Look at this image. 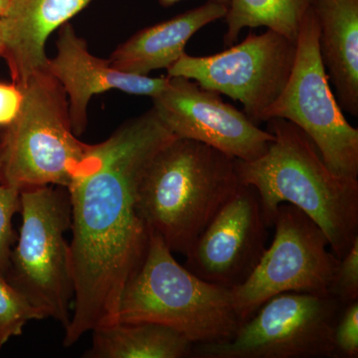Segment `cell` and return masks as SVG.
I'll use <instances>...</instances> for the list:
<instances>
[{
  "label": "cell",
  "mask_w": 358,
  "mask_h": 358,
  "mask_svg": "<svg viewBox=\"0 0 358 358\" xmlns=\"http://www.w3.org/2000/svg\"><path fill=\"white\" fill-rule=\"evenodd\" d=\"M176 138L152 108L90 145L73 176L67 190L74 299L66 348L119 322L122 293L150 240L136 208L138 185L150 160Z\"/></svg>",
  "instance_id": "cell-1"
},
{
  "label": "cell",
  "mask_w": 358,
  "mask_h": 358,
  "mask_svg": "<svg viewBox=\"0 0 358 358\" xmlns=\"http://www.w3.org/2000/svg\"><path fill=\"white\" fill-rule=\"evenodd\" d=\"M266 122L274 141L259 159H235L240 183L255 188L268 227L280 204L294 205L319 226L334 255L343 258L358 238V179L334 173L293 122L280 117Z\"/></svg>",
  "instance_id": "cell-2"
},
{
  "label": "cell",
  "mask_w": 358,
  "mask_h": 358,
  "mask_svg": "<svg viewBox=\"0 0 358 358\" xmlns=\"http://www.w3.org/2000/svg\"><path fill=\"white\" fill-rule=\"evenodd\" d=\"M240 185L234 159L199 141L176 138L145 169L136 208L148 232L173 253L186 256Z\"/></svg>",
  "instance_id": "cell-3"
},
{
  "label": "cell",
  "mask_w": 358,
  "mask_h": 358,
  "mask_svg": "<svg viewBox=\"0 0 358 358\" xmlns=\"http://www.w3.org/2000/svg\"><path fill=\"white\" fill-rule=\"evenodd\" d=\"M119 322L162 324L194 345L227 341L242 324L232 289L193 274L152 233L145 258L122 293Z\"/></svg>",
  "instance_id": "cell-4"
},
{
  "label": "cell",
  "mask_w": 358,
  "mask_h": 358,
  "mask_svg": "<svg viewBox=\"0 0 358 358\" xmlns=\"http://www.w3.org/2000/svg\"><path fill=\"white\" fill-rule=\"evenodd\" d=\"M17 117L0 134L2 178L18 190L68 188L90 145L78 138L64 89L47 68L23 87Z\"/></svg>",
  "instance_id": "cell-5"
},
{
  "label": "cell",
  "mask_w": 358,
  "mask_h": 358,
  "mask_svg": "<svg viewBox=\"0 0 358 358\" xmlns=\"http://www.w3.org/2000/svg\"><path fill=\"white\" fill-rule=\"evenodd\" d=\"M22 224L6 275L45 317L69 326L74 299L70 243L71 203L67 188L46 185L20 192Z\"/></svg>",
  "instance_id": "cell-6"
},
{
  "label": "cell",
  "mask_w": 358,
  "mask_h": 358,
  "mask_svg": "<svg viewBox=\"0 0 358 358\" xmlns=\"http://www.w3.org/2000/svg\"><path fill=\"white\" fill-rule=\"evenodd\" d=\"M345 306L331 294L273 296L220 343L193 346L200 358L336 357L334 331Z\"/></svg>",
  "instance_id": "cell-7"
},
{
  "label": "cell",
  "mask_w": 358,
  "mask_h": 358,
  "mask_svg": "<svg viewBox=\"0 0 358 358\" xmlns=\"http://www.w3.org/2000/svg\"><path fill=\"white\" fill-rule=\"evenodd\" d=\"M319 22L312 8L301 22L296 60L281 96L265 115L280 117L308 134L327 166L345 178H358V129L345 119L331 88L319 49Z\"/></svg>",
  "instance_id": "cell-8"
},
{
  "label": "cell",
  "mask_w": 358,
  "mask_h": 358,
  "mask_svg": "<svg viewBox=\"0 0 358 358\" xmlns=\"http://www.w3.org/2000/svg\"><path fill=\"white\" fill-rule=\"evenodd\" d=\"M275 237L248 279L232 289L242 322L277 294H329L339 259L329 252V240L307 214L294 205L278 206Z\"/></svg>",
  "instance_id": "cell-9"
},
{
  "label": "cell",
  "mask_w": 358,
  "mask_h": 358,
  "mask_svg": "<svg viewBox=\"0 0 358 358\" xmlns=\"http://www.w3.org/2000/svg\"><path fill=\"white\" fill-rule=\"evenodd\" d=\"M296 53V43L279 33L249 32L243 41L213 55L185 52L167 69V76L187 78L239 101L245 114L259 126L288 83Z\"/></svg>",
  "instance_id": "cell-10"
},
{
  "label": "cell",
  "mask_w": 358,
  "mask_h": 358,
  "mask_svg": "<svg viewBox=\"0 0 358 358\" xmlns=\"http://www.w3.org/2000/svg\"><path fill=\"white\" fill-rule=\"evenodd\" d=\"M152 109L176 138L199 141L228 157L250 162L267 152L274 136L235 108L220 94L185 77H169L152 98Z\"/></svg>",
  "instance_id": "cell-11"
},
{
  "label": "cell",
  "mask_w": 358,
  "mask_h": 358,
  "mask_svg": "<svg viewBox=\"0 0 358 358\" xmlns=\"http://www.w3.org/2000/svg\"><path fill=\"white\" fill-rule=\"evenodd\" d=\"M268 228L255 188L240 185L193 244L185 267L205 281L236 288L267 249Z\"/></svg>",
  "instance_id": "cell-12"
},
{
  "label": "cell",
  "mask_w": 358,
  "mask_h": 358,
  "mask_svg": "<svg viewBox=\"0 0 358 358\" xmlns=\"http://www.w3.org/2000/svg\"><path fill=\"white\" fill-rule=\"evenodd\" d=\"M46 68L64 89L77 136L87 128L89 103L94 96L117 90L152 99L169 81V76H141L115 69L109 59L96 57L89 51L86 40L77 34L70 22L59 28L56 54L48 58Z\"/></svg>",
  "instance_id": "cell-13"
},
{
  "label": "cell",
  "mask_w": 358,
  "mask_h": 358,
  "mask_svg": "<svg viewBox=\"0 0 358 358\" xmlns=\"http://www.w3.org/2000/svg\"><path fill=\"white\" fill-rule=\"evenodd\" d=\"M92 0H13L4 17L0 18L4 53L13 83L20 88L36 71L44 69L47 40L52 33Z\"/></svg>",
  "instance_id": "cell-14"
},
{
  "label": "cell",
  "mask_w": 358,
  "mask_h": 358,
  "mask_svg": "<svg viewBox=\"0 0 358 358\" xmlns=\"http://www.w3.org/2000/svg\"><path fill=\"white\" fill-rule=\"evenodd\" d=\"M228 7L208 0L171 20L143 28L110 54L115 69L148 76L152 71L169 69L183 54L188 41L205 26L223 20Z\"/></svg>",
  "instance_id": "cell-15"
},
{
  "label": "cell",
  "mask_w": 358,
  "mask_h": 358,
  "mask_svg": "<svg viewBox=\"0 0 358 358\" xmlns=\"http://www.w3.org/2000/svg\"><path fill=\"white\" fill-rule=\"evenodd\" d=\"M320 58L343 112L358 115V0H313Z\"/></svg>",
  "instance_id": "cell-16"
},
{
  "label": "cell",
  "mask_w": 358,
  "mask_h": 358,
  "mask_svg": "<svg viewBox=\"0 0 358 358\" xmlns=\"http://www.w3.org/2000/svg\"><path fill=\"white\" fill-rule=\"evenodd\" d=\"M192 343L176 329L152 322H117L93 331L88 358H183Z\"/></svg>",
  "instance_id": "cell-17"
},
{
  "label": "cell",
  "mask_w": 358,
  "mask_h": 358,
  "mask_svg": "<svg viewBox=\"0 0 358 358\" xmlns=\"http://www.w3.org/2000/svg\"><path fill=\"white\" fill-rule=\"evenodd\" d=\"M313 0H229L224 46L237 43L244 28L266 27L296 43L303 17Z\"/></svg>",
  "instance_id": "cell-18"
},
{
  "label": "cell",
  "mask_w": 358,
  "mask_h": 358,
  "mask_svg": "<svg viewBox=\"0 0 358 358\" xmlns=\"http://www.w3.org/2000/svg\"><path fill=\"white\" fill-rule=\"evenodd\" d=\"M43 319V313L0 273V348L9 339L20 336L28 322Z\"/></svg>",
  "instance_id": "cell-19"
},
{
  "label": "cell",
  "mask_w": 358,
  "mask_h": 358,
  "mask_svg": "<svg viewBox=\"0 0 358 358\" xmlns=\"http://www.w3.org/2000/svg\"><path fill=\"white\" fill-rule=\"evenodd\" d=\"M20 209V190L4 182L0 157V273L3 275L8 268L11 247L15 241L13 217Z\"/></svg>",
  "instance_id": "cell-20"
},
{
  "label": "cell",
  "mask_w": 358,
  "mask_h": 358,
  "mask_svg": "<svg viewBox=\"0 0 358 358\" xmlns=\"http://www.w3.org/2000/svg\"><path fill=\"white\" fill-rule=\"evenodd\" d=\"M329 294L343 306L358 301V238L348 253L339 259Z\"/></svg>",
  "instance_id": "cell-21"
},
{
  "label": "cell",
  "mask_w": 358,
  "mask_h": 358,
  "mask_svg": "<svg viewBox=\"0 0 358 358\" xmlns=\"http://www.w3.org/2000/svg\"><path fill=\"white\" fill-rule=\"evenodd\" d=\"M336 357H358V301L345 305L339 313L334 331Z\"/></svg>",
  "instance_id": "cell-22"
},
{
  "label": "cell",
  "mask_w": 358,
  "mask_h": 358,
  "mask_svg": "<svg viewBox=\"0 0 358 358\" xmlns=\"http://www.w3.org/2000/svg\"><path fill=\"white\" fill-rule=\"evenodd\" d=\"M22 101V89L18 85L0 82V127L6 128L15 120Z\"/></svg>",
  "instance_id": "cell-23"
},
{
  "label": "cell",
  "mask_w": 358,
  "mask_h": 358,
  "mask_svg": "<svg viewBox=\"0 0 358 358\" xmlns=\"http://www.w3.org/2000/svg\"><path fill=\"white\" fill-rule=\"evenodd\" d=\"M159 1L162 6L169 7L178 3V2L182 1V0H159ZM211 1L217 2V3L223 4V6L227 7L229 6V0H211Z\"/></svg>",
  "instance_id": "cell-24"
},
{
  "label": "cell",
  "mask_w": 358,
  "mask_h": 358,
  "mask_svg": "<svg viewBox=\"0 0 358 358\" xmlns=\"http://www.w3.org/2000/svg\"><path fill=\"white\" fill-rule=\"evenodd\" d=\"M11 3H13V0H0V18L6 16Z\"/></svg>",
  "instance_id": "cell-25"
},
{
  "label": "cell",
  "mask_w": 358,
  "mask_h": 358,
  "mask_svg": "<svg viewBox=\"0 0 358 358\" xmlns=\"http://www.w3.org/2000/svg\"><path fill=\"white\" fill-rule=\"evenodd\" d=\"M4 53L3 34H2L1 21H0V58H2Z\"/></svg>",
  "instance_id": "cell-26"
}]
</instances>
